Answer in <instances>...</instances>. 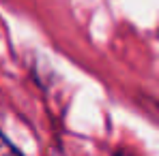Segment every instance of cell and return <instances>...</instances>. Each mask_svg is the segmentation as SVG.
<instances>
[{"mask_svg":"<svg viewBox=\"0 0 159 156\" xmlns=\"http://www.w3.org/2000/svg\"><path fill=\"white\" fill-rule=\"evenodd\" d=\"M17 152V148L13 145V143H9L2 135H0V154H15Z\"/></svg>","mask_w":159,"mask_h":156,"instance_id":"6da1fadb","label":"cell"}]
</instances>
